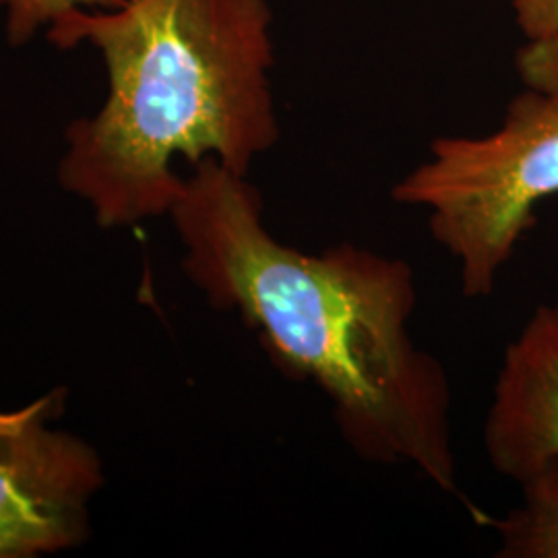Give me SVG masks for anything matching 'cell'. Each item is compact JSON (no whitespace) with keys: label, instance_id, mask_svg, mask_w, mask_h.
Returning <instances> with one entry per match:
<instances>
[{"label":"cell","instance_id":"obj_1","mask_svg":"<svg viewBox=\"0 0 558 558\" xmlns=\"http://www.w3.org/2000/svg\"><path fill=\"white\" fill-rule=\"evenodd\" d=\"M168 216L186 278L211 306L236 311L286 375L319 389L350 451L456 493L451 380L410 333V263L352 242H281L257 186L214 158L193 166Z\"/></svg>","mask_w":558,"mask_h":558},{"label":"cell","instance_id":"obj_2","mask_svg":"<svg viewBox=\"0 0 558 558\" xmlns=\"http://www.w3.org/2000/svg\"><path fill=\"white\" fill-rule=\"evenodd\" d=\"M274 21L269 0H129L54 21L48 41L89 44L108 75L100 110L64 133L60 186L101 228H126L170 214L177 158L248 177L281 137Z\"/></svg>","mask_w":558,"mask_h":558},{"label":"cell","instance_id":"obj_10","mask_svg":"<svg viewBox=\"0 0 558 558\" xmlns=\"http://www.w3.org/2000/svg\"><path fill=\"white\" fill-rule=\"evenodd\" d=\"M0 4H4V0H0Z\"/></svg>","mask_w":558,"mask_h":558},{"label":"cell","instance_id":"obj_3","mask_svg":"<svg viewBox=\"0 0 558 558\" xmlns=\"http://www.w3.org/2000/svg\"><path fill=\"white\" fill-rule=\"evenodd\" d=\"M558 195V104L523 89L497 131L439 137L428 160L396 182L399 205L426 211L433 239L456 259L468 299L488 296L536 221Z\"/></svg>","mask_w":558,"mask_h":558},{"label":"cell","instance_id":"obj_6","mask_svg":"<svg viewBox=\"0 0 558 558\" xmlns=\"http://www.w3.org/2000/svg\"><path fill=\"white\" fill-rule=\"evenodd\" d=\"M521 502L495 521L500 558H558V459L521 482Z\"/></svg>","mask_w":558,"mask_h":558},{"label":"cell","instance_id":"obj_7","mask_svg":"<svg viewBox=\"0 0 558 558\" xmlns=\"http://www.w3.org/2000/svg\"><path fill=\"white\" fill-rule=\"evenodd\" d=\"M129 0H4L7 40L13 48L34 40L40 29L80 9H117Z\"/></svg>","mask_w":558,"mask_h":558},{"label":"cell","instance_id":"obj_5","mask_svg":"<svg viewBox=\"0 0 558 558\" xmlns=\"http://www.w3.org/2000/svg\"><path fill=\"white\" fill-rule=\"evenodd\" d=\"M482 439L493 470L515 484L558 459V299L507 345Z\"/></svg>","mask_w":558,"mask_h":558},{"label":"cell","instance_id":"obj_4","mask_svg":"<svg viewBox=\"0 0 558 558\" xmlns=\"http://www.w3.org/2000/svg\"><path fill=\"white\" fill-rule=\"evenodd\" d=\"M66 389L21 410L0 412V558H29L80 546L89 534V500L104 484L98 451L50 428Z\"/></svg>","mask_w":558,"mask_h":558},{"label":"cell","instance_id":"obj_8","mask_svg":"<svg viewBox=\"0 0 558 558\" xmlns=\"http://www.w3.org/2000/svg\"><path fill=\"white\" fill-rule=\"evenodd\" d=\"M515 71L525 89H534L558 104V38L525 41L515 54Z\"/></svg>","mask_w":558,"mask_h":558},{"label":"cell","instance_id":"obj_9","mask_svg":"<svg viewBox=\"0 0 558 558\" xmlns=\"http://www.w3.org/2000/svg\"><path fill=\"white\" fill-rule=\"evenodd\" d=\"M525 41L558 38V0H507Z\"/></svg>","mask_w":558,"mask_h":558}]
</instances>
